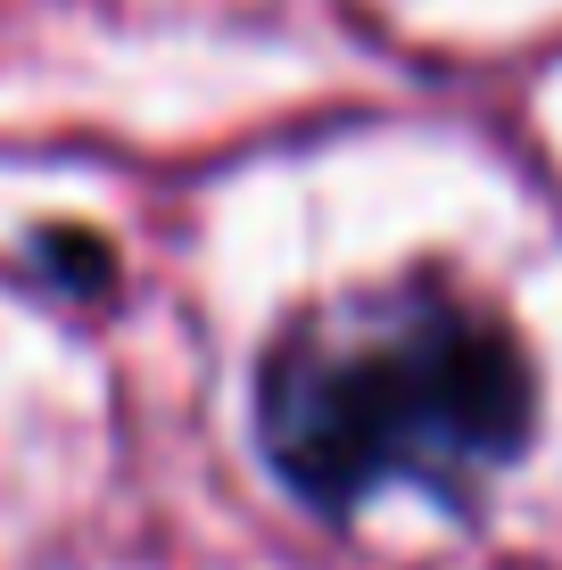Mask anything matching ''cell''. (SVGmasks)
Wrapping results in <instances>:
<instances>
[{"mask_svg":"<svg viewBox=\"0 0 562 570\" xmlns=\"http://www.w3.org/2000/svg\"><path fill=\"white\" fill-rule=\"evenodd\" d=\"M538 389L513 331L438 282L356 289L274 340L257 439L315 513L373 497L472 504L530 439Z\"/></svg>","mask_w":562,"mask_h":570,"instance_id":"cell-1","label":"cell"}]
</instances>
